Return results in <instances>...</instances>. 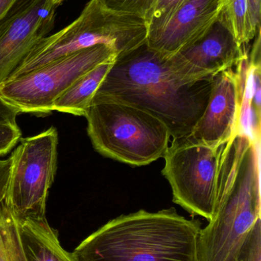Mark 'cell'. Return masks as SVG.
Listing matches in <instances>:
<instances>
[{
  "instance_id": "6da1fadb",
  "label": "cell",
  "mask_w": 261,
  "mask_h": 261,
  "mask_svg": "<svg viewBox=\"0 0 261 261\" xmlns=\"http://www.w3.org/2000/svg\"><path fill=\"white\" fill-rule=\"evenodd\" d=\"M212 79L189 81L173 55L142 44L118 55L93 99L128 104L162 121L173 139L191 135L208 105Z\"/></svg>"
},
{
  "instance_id": "7a4b0ae2",
  "label": "cell",
  "mask_w": 261,
  "mask_h": 261,
  "mask_svg": "<svg viewBox=\"0 0 261 261\" xmlns=\"http://www.w3.org/2000/svg\"><path fill=\"white\" fill-rule=\"evenodd\" d=\"M214 215L201 230L199 261H236L260 219V141L242 132L221 147Z\"/></svg>"
},
{
  "instance_id": "3957f363",
  "label": "cell",
  "mask_w": 261,
  "mask_h": 261,
  "mask_svg": "<svg viewBox=\"0 0 261 261\" xmlns=\"http://www.w3.org/2000/svg\"><path fill=\"white\" fill-rule=\"evenodd\" d=\"M201 222L174 208L110 221L72 253L76 261H199Z\"/></svg>"
},
{
  "instance_id": "277c9868",
  "label": "cell",
  "mask_w": 261,
  "mask_h": 261,
  "mask_svg": "<svg viewBox=\"0 0 261 261\" xmlns=\"http://www.w3.org/2000/svg\"><path fill=\"white\" fill-rule=\"evenodd\" d=\"M147 35L144 18L111 10L100 0H90L73 22L41 39L7 81L98 44L110 46L118 56L145 44Z\"/></svg>"
},
{
  "instance_id": "5b68a950",
  "label": "cell",
  "mask_w": 261,
  "mask_h": 261,
  "mask_svg": "<svg viewBox=\"0 0 261 261\" xmlns=\"http://www.w3.org/2000/svg\"><path fill=\"white\" fill-rule=\"evenodd\" d=\"M87 133L106 158L142 167L163 158L171 135L156 116L128 104L93 99L85 116Z\"/></svg>"
},
{
  "instance_id": "8992f818",
  "label": "cell",
  "mask_w": 261,
  "mask_h": 261,
  "mask_svg": "<svg viewBox=\"0 0 261 261\" xmlns=\"http://www.w3.org/2000/svg\"><path fill=\"white\" fill-rule=\"evenodd\" d=\"M116 57L115 50L105 44L84 49L3 83L0 96L21 113L50 114L55 100L80 76Z\"/></svg>"
},
{
  "instance_id": "52a82bcc",
  "label": "cell",
  "mask_w": 261,
  "mask_h": 261,
  "mask_svg": "<svg viewBox=\"0 0 261 261\" xmlns=\"http://www.w3.org/2000/svg\"><path fill=\"white\" fill-rule=\"evenodd\" d=\"M222 146L209 145L188 135L173 139L163 156L162 174L171 186L173 202L208 222L216 207Z\"/></svg>"
},
{
  "instance_id": "ba28073f",
  "label": "cell",
  "mask_w": 261,
  "mask_h": 261,
  "mask_svg": "<svg viewBox=\"0 0 261 261\" xmlns=\"http://www.w3.org/2000/svg\"><path fill=\"white\" fill-rule=\"evenodd\" d=\"M54 127L20 140L12 152L5 202L18 221L45 217L46 200L57 170Z\"/></svg>"
},
{
  "instance_id": "9c48e42d",
  "label": "cell",
  "mask_w": 261,
  "mask_h": 261,
  "mask_svg": "<svg viewBox=\"0 0 261 261\" xmlns=\"http://www.w3.org/2000/svg\"><path fill=\"white\" fill-rule=\"evenodd\" d=\"M248 58L213 77L208 105L190 136L209 145L222 146L240 132Z\"/></svg>"
},
{
  "instance_id": "30bf717a",
  "label": "cell",
  "mask_w": 261,
  "mask_h": 261,
  "mask_svg": "<svg viewBox=\"0 0 261 261\" xmlns=\"http://www.w3.org/2000/svg\"><path fill=\"white\" fill-rule=\"evenodd\" d=\"M248 56L245 46L238 42L219 17L203 37L173 55V60L181 76L200 81L234 68Z\"/></svg>"
},
{
  "instance_id": "8fae6325",
  "label": "cell",
  "mask_w": 261,
  "mask_h": 261,
  "mask_svg": "<svg viewBox=\"0 0 261 261\" xmlns=\"http://www.w3.org/2000/svg\"><path fill=\"white\" fill-rule=\"evenodd\" d=\"M57 7L51 0H33L0 25V84L10 77L34 47L53 30Z\"/></svg>"
},
{
  "instance_id": "7c38bea8",
  "label": "cell",
  "mask_w": 261,
  "mask_h": 261,
  "mask_svg": "<svg viewBox=\"0 0 261 261\" xmlns=\"http://www.w3.org/2000/svg\"><path fill=\"white\" fill-rule=\"evenodd\" d=\"M226 0H188L170 21L148 34L147 44L167 55H174L200 39L219 19Z\"/></svg>"
},
{
  "instance_id": "4fadbf2b",
  "label": "cell",
  "mask_w": 261,
  "mask_h": 261,
  "mask_svg": "<svg viewBox=\"0 0 261 261\" xmlns=\"http://www.w3.org/2000/svg\"><path fill=\"white\" fill-rule=\"evenodd\" d=\"M18 226L26 260L76 261L72 253L62 248L58 232L46 217L20 220Z\"/></svg>"
},
{
  "instance_id": "5bb4252c",
  "label": "cell",
  "mask_w": 261,
  "mask_h": 261,
  "mask_svg": "<svg viewBox=\"0 0 261 261\" xmlns=\"http://www.w3.org/2000/svg\"><path fill=\"white\" fill-rule=\"evenodd\" d=\"M115 59L101 63L80 76L55 100L53 111L85 116L95 93L110 71Z\"/></svg>"
},
{
  "instance_id": "9a60e30c",
  "label": "cell",
  "mask_w": 261,
  "mask_h": 261,
  "mask_svg": "<svg viewBox=\"0 0 261 261\" xmlns=\"http://www.w3.org/2000/svg\"><path fill=\"white\" fill-rule=\"evenodd\" d=\"M0 261H27L18 219L5 202L0 203Z\"/></svg>"
},
{
  "instance_id": "2e32d148",
  "label": "cell",
  "mask_w": 261,
  "mask_h": 261,
  "mask_svg": "<svg viewBox=\"0 0 261 261\" xmlns=\"http://www.w3.org/2000/svg\"><path fill=\"white\" fill-rule=\"evenodd\" d=\"M220 18L241 45L245 46L256 36L250 22L248 0H226Z\"/></svg>"
},
{
  "instance_id": "e0dca14e",
  "label": "cell",
  "mask_w": 261,
  "mask_h": 261,
  "mask_svg": "<svg viewBox=\"0 0 261 261\" xmlns=\"http://www.w3.org/2000/svg\"><path fill=\"white\" fill-rule=\"evenodd\" d=\"M188 0H155L154 6L147 21L148 34L162 29L176 11Z\"/></svg>"
},
{
  "instance_id": "ac0fdd59",
  "label": "cell",
  "mask_w": 261,
  "mask_h": 261,
  "mask_svg": "<svg viewBox=\"0 0 261 261\" xmlns=\"http://www.w3.org/2000/svg\"><path fill=\"white\" fill-rule=\"evenodd\" d=\"M105 7L123 13L131 14L144 18H150L155 0H100Z\"/></svg>"
},
{
  "instance_id": "d6986e66",
  "label": "cell",
  "mask_w": 261,
  "mask_h": 261,
  "mask_svg": "<svg viewBox=\"0 0 261 261\" xmlns=\"http://www.w3.org/2000/svg\"><path fill=\"white\" fill-rule=\"evenodd\" d=\"M236 261H261V219L247 234Z\"/></svg>"
},
{
  "instance_id": "ffe728a7",
  "label": "cell",
  "mask_w": 261,
  "mask_h": 261,
  "mask_svg": "<svg viewBox=\"0 0 261 261\" xmlns=\"http://www.w3.org/2000/svg\"><path fill=\"white\" fill-rule=\"evenodd\" d=\"M21 136L18 125L0 123V156L9 153L21 139Z\"/></svg>"
},
{
  "instance_id": "44dd1931",
  "label": "cell",
  "mask_w": 261,
  "mask_h": 261,
  "mask_svg": "<svg viewBox=\"0 0 261 261\" xmlns=\"http://www.w3.org/2000/svg\"><path fill=\"white\" fill-rule=\"evenodd\" d=\"M33 0H0V25L24 10Z\"/></svg>"
},
{
  "instance_id": "7402d4cb",
  "label": "cell",
  "mask_w": 261,
  "mask_h": 261,
  "mask_svg": "<svg viewBox=\"0 0 261 261\" xmlns=\"http://www.w3.org/2000/svg\"><path fill=\"white\" fill-rule=\"evenodd\" d=\"M20 113L16 107L6 102L0 96V123L17 125L16 118Z\"/></svg>"
},
{
  "instance_id": "603a6c76",
  "label": "cell",
  "mask_w": 261,
  "mask_h": 261,
  "mask_svg": "<svg viewBox=\"0 0 261 261\" xmlns=\"http://www.w3.org/2000/svg\"><path fill=\"white\" fill-rule=\"evenodd\" d=\"M10 170V158L6 160H0V203L6 198Z\"/></svg>"
},
{
  "instance_id": "cb8c5ba5",
  "label": "cell",
  "mask_w": 261,
  "mask_h": 261,
  "mask_svg": "<svg viewBox=\"0 0 261 261\" xmlns=\"http://www.w3.org/2000/svg\"><path fill=\"white\" fill-rule=\"evenodd\" d=\"M250 22L254 34L260 27L261 0H248Z\"/></svg>"
},
{
  "instance_id": "d4e9b609",
  "label": "cell",
  "mask_w": 261,
  "mask_h": 261,
  "mask_svg": "<svg viewBox=\"0 0 261 261\" xmlns=\"http://www.w3.org/2000/svg\"><path fill=\"white\" fill-rule=\"evenodd\" d=\"M54 4L56 5V6H59L61 5L63 2L66 1V0H51Z\"/></svg>"
}]
</instances>
